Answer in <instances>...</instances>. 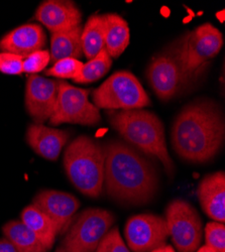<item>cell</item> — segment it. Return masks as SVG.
I'll return each instance as SVG.
<instances>
[{"label": "cell", "mask_w": 225, "mask_h": 252, "mask_svg": "<svg viewBox=\"0 0 225 252\" xmlns=\"http://www.w3.org/2000/svg\"><path fill=\"white\" fill-rule=\"evenodd\" d=\"M225 124L219 104L211 99H197L177 115L171 131L176 154L190 162H206L220 151Z\"/></svg>", "instance_id": "1"}, {"label": "cell", "mask_w": 225, "mask_h": 252, "mask_svg": "<svg viewBox=\"0 0 225 252\" xmlns=\"http://www.w3.org/2000/svg\"><path fill=\"white\" fill-rule=\"evenodd\" d=\"M103 189L117 202L130 205L149 203L159 189V178L153 163L131 146L120 140L103 145Z\"/></svg>", "instance_id": "2"}, {"label": "cell", "mask_w": 225, "mask_h": 252, "mask_svg": "<svg viewBox=\"0 0 225 252\" xmlns=\"http://www.w3.org/2000/svg\"><path fill=\"white\" fill-rule=\"evenodd\" d=\"M112 127L128 142L144 154L158 158L166 173H174V161L171 158L165 138V129L160 118L145 109L120 110L110 114Z\"/></svg>", "instance_id": "3"}, {"label": "cell", "mask_w": 225, "mask_h": 252, "mask_svg": "<svg viewBox=\"0 0 225 252\" xmlns=\"http://www.w3.org/2000/svg\"><path fill=\"white\" fill-rule=\"evenodd\" d=\"M104 150L98 140L87 135L75 138L65 151L64 167L77 190L98 198L103 190Z\"/></svg>", "instance_id": "4"}, {"label": "cell", "mask_w": 225, "mask_h": 252, "mask_svg": "<svg viewBox=\"0 0 225 252\" xmlns=\"http://www.w3.org/2000/svg\"><path fill=\"white\" fill-rule=\"evenodd\" d=\"M176 46L186 91L195 88L223 45L221 32L211 24H204L177 38Z\"/></svg>", "instance_id": "5"}, {"label": "cell", "mask_w": 225, "mask_h": 252, "mask_svg": "<svg viewBox=\"0 0 225 252\" xmlns=\"http://www.w3.org/2000/svg\"><path fill=\"white\" fill-rule=\"evenodd\" d=\"M93 104L98 109L120 111L148 107L151 100L132 73L118 71L93 92Z\"/></svg>", "instance_id": "6"}, {"label": "cell", "mask_w": 225, "mask_h": 252, "mask_svg": "<svg viewBox=\"0 0 225 252\" xmlns=\"http://www.w3.org/2000/svg\"><path fill=\"white\" fill-rule=\"evenodd\" d=\"M111 212L100 208H88L72 222L57 252H95L114 223Z\"/></svg>", "instance_id": "7"}, {"label": "cell", "mask_w": 225, "mask_h": 252, "mask_svg": "<svg viewBox=\"0 0 225 252\" xmlns=\"http://www.w3.org/2000/svg\"><path fill=\"white\" fill-rule=\"evenodd\" d=\"M150 86L161 101L186 92L182 67L174 41L153 57L147 70Z\"/></svg>", "instance_id": "8"}, {"label": "cell", "mask_w": 225, "mask_h": 252, "mask_svg": "<svg viewBox=\"0 0 225 252\" xmlns=\"http://www.w3.org/2000/svg\"><path fill=\"white\" fill-rule=\"evenodd\" d=\"M90 91L80 89L64 81L58 82V98L50 123L54 126L72 123L81 125H97L100 120L99 109L88 99Z\"/></svg>", "instance_id": "9"}, {"label": "cell", "mask_w": 225, "mask_h": 252, "mask_svg": "<svg viewBox=\"0 0 225 252\" xmlns=\"http://www.w3.org/2000/svg\"><path fill=\"white\" fill-rule=\"evenodd\" d=\"M169 236L179 252H195L201 245L203 226L197 210L187 201L176 199L166 209Z\"/></svg>", "instance_id": "10"}, {"label": "cell", "mask_w": 225, "mask_h": 252, "mask_svg": "<svg viewBox=\"0 0 225 252\" xmlns=\"http://www.w3.org/2000/svg\"><path fill=\"white\" fill-rule=\"evenodd\" d=\"M125 236L133 252H150L165 245L170 237L166 219L151 213L130 217L125 227Z\"/></svg>", "instance_id": "11"}, {"label": "cell", "mask_w": 225, "mask_h": 252, "mask_svg": "<svg viewBox=\"0 0 225 252\" xmlns=\"http://www.w3.org/2000/svg\"><path fill=\"white\" fill-rule=\"evenodd\" d=\"M58 82L30 75L26 85V108L34 123L43 124L53 116L58 98Z\"/></svg>", "instance_id": "12"}, {"label": "cell", "mask_w": 225, "mask_h": 252, "mask_svg": "<svg viewBox=\"0 0 225 252\" xmlns=\"http://www.w3.org/2000/svg\"><path fill=\"white\" fill-rule=\"evenodd\" d=\"M32 205L48 216L56 226L58 233L62 234L71 226L80 202L75 196L66 192L44 190L35 195Z\"/></svg>", "instance_id": "13"}, {"label": "cell", "mask_w": 225, "mask_h": 252, "mask_svg": "<svg viewBox=\"0 0 225 252\" xmlns=\"http://www.w3.org/2000/svg\"><path fill=\"white\" fill-rule=\"evenodd\" d=\"M34 18L52 33H57L81 26L82 13L73 1L47 0L36 8Z\"/></svg>", "instance_id": "14"}, {"label": "cell", "mask_w": 225, "mask_h": 252, "mask_svg": "<svg viewBox=\"0 0 225 252\" xmlns=\"http://www.w3.org/2000/svg\"><path fill=\"white\" fill-rule=\"evenodd\" d=\"M70 132L56 129L44 124H31L26 140L32 150L48 160H56L70 138Z\"/></svg>", "instance_id": "15"}, {"label": "cell", "mask_w": 225, "mask_h": 252, "mask_svg": "<svg viewBox=\"0 0 225 252\" xmlns=\"http://www.w3.org/2000/svg\"><path fill=\"white\" fill-rule=\"evenodd\" d=\"M46 39V33L42 27L28 24L17 27L0 39V51L25 59L36 51L43 50Z\"/></svg>", "instance_id": "16"}, {"label": "cell", "mask_w": 225, "mask_h": 252, "mask_svg": "<svg viewBox=\"0 0 225 252\" xmlns=\"http://www.w3.org/2000/svg\"><path fill=\"white\" fill-rule=\"evenodd\" d=\"M201 208L215 222L225 221V174L216 172L204 177L197 189Z\"/></svg>", "instance_id": "17"}, {"label": "cell", "mask_w": 225, "mask_h": 252, "mask_svg": "<svg viewBox=\"0 0 225 252\" xmlns=\"http://www.w3.org/2000/svg\"><path fill=\"white\" fill-rule=\"evenodd\" d=\"M82 31L81 26L62 32L52 33L51 37V63H55L63 59L79 60L83 56L82 50Z\"/></svg>", "instance_id": "18"}, {"label": "cell", "mask_w": 225, "mask_h": 252, "mask_svg": "<svg viewBox=\"0 0 225 252\" xmlns=\"http://www.w3.org/2000/svg\"><path fill=\"white\" fill-rule=\"evenodd\" d=\"M104 16L106 22L104 48L111 59H117L129 45V24L116 13H107Z\"/></svg>", "instance_id": "19"}, {"label": "cell", "mask_w": 225, "mask_h": 252, "mask_svg": "<svg viewBox=\"0 0 225 252\" xmlns=\"http://www.w3.org/2000/svg\"><path fill=\"white\" fill-rule=\"evenodd\" d=\"M4 237L14 246L17 252H48L32 231L22 221L12 220L2 227Z\"/></svg>", "instance_id": "20"}, {"label": "cell", "mask_w": 225, "mask_h": 252, "mask_svg": "<svg viewBox=\"0 0 225 252\" xmlns=\"http://www.w3.org/2000/svg\"><path fill=\"white\" fill-rule=\"evenodd\" d=\"M20 221L32 231L48 250L53 247L59 233L56 226L48 216L40 212L34 206L30 205L23 210L20 214Z\"/></svg>", "instance_id": "21"}, {"label": "cell", "mask_w": 225, "mask_h": 252, "mask_svg": "<svg viewBox=\"0 0 225 252\" xmlns=\"http://www.w3.org/2000/svg\"><path fill=\"white\" fill-rule=\"evenodd\" d=\"M105 16L94 14L90 16L82 31V50L83 55L90 61L105 47Z\"/></svg>", "instance_id": "22"}, {"label": "cell", "mask_w": 225, "mask_h": 252, "mask_svg": "<svg viewBox=\"0 0 225 252\" xmlns=\"http://www.w3.org/2000/svg\"><path fill=\"white\" fill-rule=\"evenodd\" d=\"M112 65V59L105 48L99 54L84 64L80 76L73 80L77 84H89L98 81L107 74Z\"/></svg>", "instance_id": "23"}, {"label": "cell", "mask_w": 225, "mask_h": 252, "mask_svg": "<svg viewBox=\"0 0 225 252\" xmlns=\"http://www.w3.org/2000/svg\"><path fill=\"white\" fill-rule=\"evenodd\" d=\"M84 64L76 59H63L56 62L54 66L48 69L46 76H53L59 79H77L83 69Z\"/></svg>", "instance_id": "24"}, {"label": "cell", "mask_w": 225, "mask_h": 252, "mask_svg": "<svg viewBox=\"0 0 225 252\" xmlns=\"http://www.w3.org/2000/svg\"><path fill=\"white\" fill-rule=\"evenodd\" d=\"M205 243L216 252H225V227L223 223L214 221L205 226Z\"/></svg>", "instance_id": "25"}, {"label": "cell", "mask_w": 225, "mask_h": 252, "mask_svg": "<svg viewBox=\"0 0 225 252\" xmlns=\"http://www.w3.org/2000/svg\"><path fill=\"white\" fill-rule=\"evenodd\" d=\"M95 252H130L119 233L118 227L111 228L99 242Z\"/></svg>", "instance_id": "26"}, {"label": "cell", "mask_w": 225, "mask_h": 252, "mask_svg": "<svg viewBox=\"0 0 225 252\" xmlns=\"http://www.w3.org/2000/svg\"><path fill=\"white\" fill-rule=\"evenodd\" d=\"M51 63L50 52L46 50L36 51L24 59V73L36 75L44 71Z\"/></svg>", "instance_id": "27"}, {"label": "cell", "mask_w": 225, "mask_h": 252, "mask_svg": "<svg viewBox=\"0 0 225 252\" xmlns=\"http://www.w3.org/2000/svg\"><path fill=\"white\" fill-rule=\"evenodd\" d=\"M24 58L10 53H0V72L5 75H22Z\"/></svg>", "instance_id": "28"}, {"label": "cell", "mask_w": 225, "mask_h": 252, "mask_svg": "<svg viewBox=\"0 0 225 252\" xmlns=\"http://www.w3.org/2000/svg\"><path fill=\"white\" fill-rule=\"evenodd\" d=\"M0 252H17L14 246L5 238H0Z\"/></svg>", "instance_id": "29"}, {"label": "cell", "mask_w": 225, "mask_h": 252, "mask_svg": "<svg viewBox=\"0 0 225 252\" xmlns=\"http://www.w3.org/2000/svg\"><path fill=\"white\" fill-rule=\"evenodd\" d=\"M150 252H176V251H175V249H174L173 246L165 244V245H161V246H160V247H157V248L153 249V250L150 251Z\"/></svg>", "instance_id": "30"}, {"label": "cell", "mask_w": 225, "mask_h": 252, "mask_svg": "<svg viewBox=\"0 0 225 252\" xmlns=\"http://www.w3.org/2000/svg\"><path fill=\"white\" fill-rule=\"evenodd\" d=\"M197 252H216V251L213 250L212 248L208 247L207 245H203V246H201V247L197 250Z\"/></svg>", "instance_id": "31"}]
</instances>
